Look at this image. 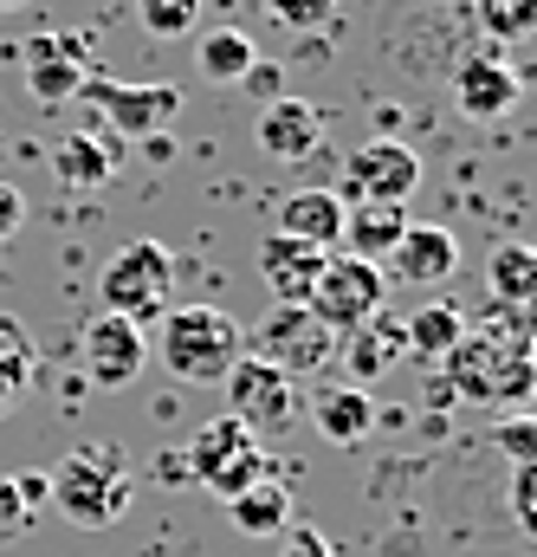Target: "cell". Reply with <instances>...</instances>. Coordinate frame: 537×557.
<instances>
[{
    "mask_svg": "<svg viewBox=\"0 0 537 557\" xmlns=\"http://www.w3.org/2000/svg\"><path fill=\"white\" fill-rule=\"evenodd\" d=\"M13 7H26V0H0V13H13Z\"/></svg>",
    "mask_w": 537,
    "mask_h": 557,
    "instance_id": "f35d334b",
    "label": "cell"
},
{
    "mask_svg": "<svg viewBox=\"0 0 537 557\" xmlns=\"http://www.w3.org/2000/svg\"><path fill=\"white\" fill-rule=\"evenodd\" d=\"M142 357H149L142 324L117 318V311H104V318L85 324V376H91L98 389H124V383H136V376H142Z\"/></svg>",
    "mask_w": 537,
    "mask_h": 557,
    "instance_id": "30bf717a",
    "label": "cell"
},
{
    "mask_svg": "<svg viewBox=\"0 0 537 557\" xmlns=\"http://www.w3.org/2000/svg\"><path fill=\"white\" fill-rule=\"evenodd\" d=\"M253 59H260V52H253V39H247L240 26H214V33L195 46V65H201L208 85H240V72H247Z\"/></svg>",
    "mask_w": 537,
    "mask_h": 557,
    "instance_id": "603a6c76",
    "label": "cell"
},
{
    "mask_svg": "<svg viewBox=\"0 0 537 557\" xmlns=\"http://www.w3.org/2000/svg\"><path fill=\"white\" fill-rule=\"evenodd\" d=\"M402 227H408V214H402V201H350L344 208V227H337V247L344 253H357V260H389V247L402 240Z\"/></svg>",
    "mask_w": 537,
    "mask_h": 557,
    "instance_id": "e0dca14e",
    "label": "cell"
},
{
    "mask_svg": "<svg viewBox=\"0 0 537 557\" xmlns=\"http://www.w3.org/2000/svg\"><path fill=\"white\" fill-rule=\"evenodd\" d=\"M383 267H396V278H408V285H440V278L460 273V240L447 227H414L408 221Z\"/></svg>",
    "mask_w": 537,
    "mask_h": 557,
    "instance_id": "2e32d148",
    "label": "cell"
},
{
    "mask_svg": "<svg viewBox=\"0 0 537 557\" xmlns=\"http://www.w3.org/2000/svg\"><path fill=\"white\" fill-rule=\"evenodd\" d=\"M324 253H330V247H311V240L272 234L266 247H260V278L272 285V298L304 305V298H311V278H317V267H324Z\"/></svg>",
    "mask_w": 537,
    "mask_h": 557,
    "instance_id": "ac0fdd59",
    "label": "cell"
},
{
    "mask_svg": "<svg viewBox=\"0 0 537 557\" xmlns=\"http://www.w3.org/2000/svg\"><path fill=\"white\" fill-rule=\"evenodd\" d=\"M330 331H350V324H363L370 311H383L389 305V273L376 267V260H357V253H324V267L311 278V298H304Z\"/></svg>",
    "mask_w": 537,
    "mask_h": 557,
    "instance_id": "8992f818",
    "label": "cell"
},
{
    "mask_svg": "<svg viewBox=\"0 0 537 557\" xmlns=\"http://www.w3.org/2000/svg\"><path fill=\"white\" fill-rule=\"evenodd\" d=\"M7 337H13V324H7V318H0V344H7Z\"/></svg>",
    "mask_w": 537,
    "mask_h": 557,
    "instance_id": "74e56055",
    "label": "cell"
},
{
    "mask_svg": "<svg viewBox=\"0 0 537 557\" xmlns=\"http://www.w3.org/2000/svg\"><path fill=\"white\" fill-rule=\"evenodd\" d=\"M532 383H537V363H532V357H505V370H499V389H492V403H512V409H525Z\"/></svg>",
    "mask_w": 537,
    "mask_h": 557,
    "instance_id": "f546056e",
    "label": "cell"
},
{
    "mask_svg": "<svg viewBox=\"0 0 537 557\" xmlns=\"http://www.w3.org/2000/svg\"><path fill=\"white\" fill-rule=\"evenodd\" d=\"M0 383H7L13 396L33 383V350H26V337H7V344H0Z\"/></svg>",
    "mask_w": 537,
    "mask_h": 557,
    "instance_id": "1f68e13d",
    "label": "cell"
},
{
    "mask_svg": "<svg viewBox=\"0 0 537 557\" xmlns=\"http://www.w3.org/2000/svg\"><path fill=\"white\" fill-rule=\"evenodd\" d=\"M52 175L65 182V188H104L111 175H117V162H111V149L91 137H65L52 149Z\"/></svg>",
    "mask_w": 537,
    "mask_h": 557,
    "instance_id": "cb8c5ba5",
    "label": "cell"
},
{
    "mask_svg": "<svg viewBox=\"0 0 537 557\" xmlns=\"http://www.w3.org/2000/svg\"><path fill=\"white\" fill-rule=\"evenodd\" d=\"M266 13L285 26H317V20H330V0H266Z\"/></svg>",
    "mask_w": 537,
    "mask_h": 557,
    "instance_id": "d6a6232c",
    "label": "cell"
},
{
    "mask_svg": "<svg viewBox=\"0 0 537 557\" xmlns=\"http://www.w3.org/2000/svg\"><path fill=\"white\" fill-rule=\"evenodd\" d=\"M221 389H227V416L240 421L247 434H285L291 421H298V376H285L278 363L266 357H253V350H240V363L221 376Z\"/></svg>",
    "mask_w": 537,
    "mask_h": 557,
    "instance_id": "277c9868",
    "label": "cell"
},
{
    "mask_svg": "<svg viewBox=\"0 0 537 557\" xmlns=\"http://www.w3.org/2000/svg\"><path fill=\"white\" fill-rule=\"evenodd\" d=\"M253 357H266L278 363L285 376H317V370H330V357H337V331L311 311V305H272L266 318H260V331H253Z\"/></svg>",
    "mask_w": 537,
    "mask_h": 557,
    "instance_id": "52a82bcc",
    "label": "cell"
},
{
    "mask_svg": "<svg viewBox=\"0 0 537 557\" xmlns=\"http://www.w3.org/2000/svg\"><path fill=\"white\" fill-rule=\"evenodd\" d=\"M337 227H344V201L330 188H298L278 201V234H291V240L337 247Z\"/></svg>",
    "mask_w": 537,
    "mask_h": 557,
    "instance_id": "44dd1931",
    "label": "cell"
},
{
    "mask_svg": "<svg viewBox=\"0 0 537 557\" xmlns=\"http://www.w3.org/2000/svg\"><path fill=\"white\" fill-rule=\"evenodd\" d=\"M240 350H247V337H240V324L221 305H175V311H162V363L182 383H221L240 363Z\"/></svg>",
    "mask_w": 537,
    "mask_h": 557,
    "instance_id": "7a4b0ae2",
    "label": "cell"
},
{
    "mask_svg": "<svg viewBox=\"0 0 537 557\" xmlns=\"http://www.w3.org/2000/svg\"><path fill=\"white\" fill-rule=\"evenodd\" d=\"M486 278H492V292H499L505 305H532V292H537V253L512 240V247H499V253H492Z\"/></svg>",
    "mask_w": 537,
    "mask_h": 557,
    "instance_id": "d4e9b609",
    "label": "cell"
},
{
    "mask_svg": "<svg viewBox=\"0 0 537 557\" xmlns=\"http://www.w3.org/2000/svg\"><path fill=\"white\" fill-rule=\"evenodd\" d=\"M512 519H519L525 532H537V460L512 467Z\"/></svg>",
    "mask_w": 537,
    "mask_h": 557,
    "instance_id": "4dcf8cb0",
    "label": "cell"
},
{
    "mask_svg": "<svg viewBox=\"0 0 537 557\" xmlns=\"http://www.w3.org/2000/svg\"><path fill=\"white\" fill-rule=\"evenodd\" d=\"M473 20L486 26V39H525L537 26V0H473Z\"/></svg>",
    "mask_w": 537,
    "mask_h": 557,
    "instance_id": "484cf974",
    "label": "cell"
},
{
    "mask_svg": "<svg viewBox=\"0 0 537 557\" xmlns=\"http://www.w3.org/2000/svg\"><path fill=\"white\" fill-rule=\"evenodd\" d=\"M33 532V499L20 480H0V545H20Z\"/></svg>",
    "mask_w": 537,
    "mask_h": 557,
    "instance_id": "f1b7e54d",
    "label": "cell"
},
{
    "mask_svg": "<svg viewBox=\"0 0 537 557\" xmlns=\"http://www.w3.org/2000/svg\"><path fill=\"white\" fill-rule=\"evenodd\" d=\"M519 72L499 59V52H473V59H460V72H453V104L473 117V124H492V117H505V111H519Z\"/></svg>",
    "mask_w": 537,
    "mask_h": 557,
    "instance_id": "7c38bea8",
    "label": "cell"
},
{
    "mask_svg": "<svg viewBox=\"0 0 537 557\" xmlns=\"http://www.w3.org/2000/svg\"><path fill=\"white\" fill-rule=\"evenodd\" d=\"M492 441H499V454L512 460V467H525V460H537V421L525 416V409H512V416L492 428Z\"/></svg>",
    "mask_w": 537,
    "mask_h": 557,
    "instance_id": "83f0119b",
    "label": "cell"
},
{
    "mask_svg": "<svg viewBox=\"0 0 537 557\" xmlns=\"http://www.w3.org/2000/svg\"><path fill=\"white\" fill-rule=\"evenodd\" d=\"M168 292H175V253L155 247V240H130L111 253V267L98 273V298L104 311L130 318V324H149L168 311Z\"/></svg>",
    "mask_w": 537,
    "mask_h": 557,
    "instance_id": "3957f363",
    "label": "cell"
},
{
    "mask_svg": "<svg viewBox=\"0 0 537 557\" xmlns=\"http://www.w3.org/2000/svg\"><path fill=\"white\" fill-rule=\"evenodd\" d=\"M188 473L214 499H234L240 486H253L266 473V447H260V434H247L234 416H214V421H201L195 441H188Z\"/></svg>",
    "mask_w": 537,
    "mask_h": 557,
    "instance_id": "5b68a950",
    "label": "cell"
},
{
    "mask_svg": "<svg viewBox=\"0 0 537 557\" xmlns=\"http://www.w3.org/2000/svg\"><path fill=\"white\" fill-rule=\"evenodd\" d=\"M414 182H421L414 149L396 143V137H376L344 162V195H337V201H408Z\"/></svg>",
    "mask_w": 537,
    "mask_h": 557,
    "instance_id": "9c48e42d",
    "label": "cell"
},
{
    "mask_svg": "<svg viewBox=\"0 0 537 557\" xmlns=\"http://www.w3.org/2000/svg\"><path fill=\"white\" fill-rule=\"evenodd\" d=\"M20 65H26V91L39 104H72L85 85V46L65 33H33L20 46Z\"/></svg>",
    "mask_w": 537,
    "mask_h": 557,
    "instance_id": "8fae6325",
    "label": "cell"
},
{
    "mask_svg": "<svg viewBox=\"0 0 537 557\" xmlns=\"http://www.w3.org/2000/svg\"><path fill=\"white\" fill-rule=\"evenodd\" d=\"M46 493H52V506H59L72 525L104 532V525H117V519L130 512V460H124V447H111V441H85V447H72V454L46 473Z\"/></svg>",
    "mask_w": 537,
    "mask_h": 557,
    "instance_id": "6da1fadb",
    "label": "cell"
},
{
    "mask_svg": "<svg viewBox=\"0 0 537 557\" xmlns=\"http://www.w3.org/2000/svg\"><path fill=\"white\" fill-rule=\"evenodd\" d=\"M337 337H344V344H337V357H344L350 383H376V376H389V370L408 357L402 318H389V305H383V311H370L363 324L337 331Z\"/></svg>",
    "mask_w": 537,
    "mask_h": 557,
    "instance_id": "5bb4252c",
    "label": "cell"
},
{
    "mask_svg": "<svg viewBox=\"0 0 537 557\" xmlns=\"http://www.w3.org/2000/svg\"><path fill=\"white\" fill-rule=\"evenodd\" d=\"M78 98L98 104L104 124L124 131V137H162L175 124V111H182V91L175 85H117V78H98V72H85Z\"/></svg>",
    "mask_w": 537,
    "mask_h": 557,
    "instance_id": "ba28073f",
    "label": "cell"
},
{
    "mask_svg": "<svg viewBox=\"0 0 537 557\" xmlns=\"http://www.w3.org/2000/svg\"><path fill=\"white\" fill-rule=\"evenodd\" d=\"M7 409H13V389H7V383H0V416H7Z\"/></svg>",
    "mask_w": 537,
    "mask_h": 557,
    "instance_id": "8d00e7d4",
    "label": "cell"
},
{
    "mask_svg": "<svg viewBox=\"0 0 537 557\" xmlns=\"http://www.w3.org/2000/svg\"><path fill=\"white\" fill-rule=\"evenodd\" d=\"M253 137H260V149H266L272 162H304V156H317V143H324V117H317V104L278 91L272 104H260Z\"/></svg>",
    "mask_w": 537,
    "mask_h": 557,
    "instance_id": "9a60e30c",
    "label": "cell"
},
{
    "mask_svg": "<svg viewBox=\"0 0 537 557\" xmlns=\"http://www.w3.org/2000/svg\"><path fill=\"white\" fill-rule=\"evenodd\" d=\"M20 227H26V195H20L13 182H0V247H7Z\"/></svg>",
    "mask_w": 537,
    "mask_h": 557,
    "instance_id": "d590c367",
    "label": "cell"
},
{
    "mask_svg": "<svg viewBox=\"0 0 537 557\" xmlns=\"http://www.w3.org/2000/svg\"><path fill=\"white\" fill-rule=\"evenodd\" d=\"M402 337H408V357H447L460 337H466V311L460 305H421L414 318H402Z\"/></svg>",
    "mask_w": 537,
    "mask_h": 557,
    "instance_id": "7402d4cb",
    "label": "cell"
},
{
    "mask_svg": "<svg viewBox=\"0 0 537 557\" xmlns=\"http://www.w3.org/2000/svg\"><path fill=\"white\" fill-rule=\"evenodd\" d=\"M311 428L330 441V447H357L370 428H376V403L363 396V383H324L311 396Z\"/></svg>",
    "mask_w": 537,
    "mask_h": 557,
    "instance_id": "d6986e66",
    "label": "cell"
},
{
    "mask_svg": "<svg viewBox=\"0 0 537 557\" xmlns=\"http://www.w3.org/2000/svg\"><path fill=\"white\" fill-rule=\"evenodd\" d=\"M505 357H532V350H505L499 337H486V331L466 324V337L440 357V370H447V396H460V403H492Z\"/></svg>",
    "mask_w": 537,
    "mask_h": 557,
    "instance_id": "4fadbf2b",
    "label": "cell"
},
{
    "mask_svg": "<svg viewBox=\"0 0 537 557\" xmlns=\"http://www.w3.org/2000/svg\"><path fill=\"white\" fill-rule=\"evenodd\" d=\"M240 85H247L253 104H272V98H278V65H272V59H253V65L240 72Z\"/></svg>",
    "mask_w": 537,
    "mask_h": 557,
    "instance_id": "836d02e7",
    "label": "cell"
},
{
    "mask_svg": "<svg viewBox=\"0 0 537 557\" xmlns=\"http://www.w3.org/2000/svg\"><path fill=\"white\" fill-rule=\"evenodd\" d=\"M221 506H227V519H234L240 539H278V532L291 525V486H285L278 473H260L253 486H240V493L221 499Z\"/></svg>",
    "mask_w": 537,
    "mask_h": 557,
    "instance_id": "ffe728a7",
    "label": "cell"
},
{
    "mask_svg": "<svg viewBox=\"0 0 537 557\" xmlns=\"http://www.w3.org/2000/svg\"><path fill=\"white\" fill-rule=\"evenodd\" d=\"M285 557H337L317 525H285Z\"/></svg>",
    "mask_w": 537,
    "mask_h": 557,
    "instance_id": "e575fe53",
    "label": "cell"
},
{
    "mask_svg": "<svg viewBox=\"0 0 537 557\" xmlns=\"http://www.w3.org/2000/svg\"><path fill=\"white\" fill-rule=\"evenodd\" d=\"M195 13H201V0H136V26L149 39H182L195 26Z\"/></svg>",
    "mask_w": 537,
    "mask_h": 557,
    "instance_id": "4316f807",
    "label": "cell"
}]
</instances>
